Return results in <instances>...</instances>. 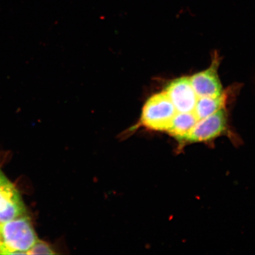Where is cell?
I'll return each instance as SVG.
<instances>
[{
	"label": "cell",
	"instance_id": "1",
	"mask_svg": "<svg viewBox=\"0 0 255 255\" xmlns=\"http://www.w3.org/2000/svg\"><path fill=\"white\" fill-rule=\"evenodd\" d=\"M2 248L0 255H27L38 240L27 215L1 223Z\"/></svg>",
	"mask_w": 255,
	"mask_h": 255
},
{
	"label": "cell",
	"instance_id": "2",
	"mask_svg": "<svg viewBox=\"0 0 255 255\" xmlns=\"http://www.w3.org/2000/svg\"><path fill=\"white\" fill-rule=\"evenodd\" d=\"M177 113L165 92L152 95L143 107L138 126L156 131H167Z\"/></svg>",
	"mask_w": 255,
	"mask_h": 255
},
{
	"label": "cell",
	"instance_id": "3",
	"mask_svg": "<svg viewBox=\"0 0 255 255\" xmlns=\"http://www.w3.org/2000/svg\"><path fill=\"white\" fill-rule=\"evenodd\" d=\"M227 124V113L224 108H222L211 116L199 120L181 143L211 141L226 131Z\"/></svg>",
	"mask_w": 255,
	"mask_h": 255
},
{
	"label": "cell",
	"instance_id": "4",
	"mask_svg": "<svg viewBox=\"0 0 255 255\" xmlns=\"http://www.w3.org/2000/svg\"><path fill=\"white\" fill-rule=\"evenodd\" d=\"M27 215L20 193L0 170V223Z\"/></svg>",
	"mask_w": 255,
	"mask_h": 255
},
{
	"label": "cell",
	"instance_id": "5",
	"mask_svg": "<svg viewBox=\"0 0 255 255\" xmlns=\"http://www.w3.org/2000/svg\"><path fill=\"white\" fill-rule=\"evenodd\" d=\"M167 94L177 113H190L195 108L198 97L193 88L189 77L173 80L165 87Z\"/></svg>",
	"mask_w": 255,
	"mask_h": 255
},
{
	"label": "cell",
	"instance_id": "6",
	"mask_svg": "<svg viewBox=\"0 0 255 255\" xmlns=\"http://www.w3.org/2000/svg\"><path fill=\"white\" fill-rule=\"evenodd\" d=\"M219 65V57L215 56L209 68L190 77L191 85L198 98L217 97L223 94L218 75Z\"/></svg>",
	"mask_w": 255,
	"mask_h": 255
},
{
	"label": "cell",
	"instance_id": "7",
	"mask_svg": "<svg viewBox=\"0 0 255 255\" xmlns=\"http://www.w3.org/2000/svg\"><path fill=\"white\" fill-rule=\"evenodd\" d=\"M198 121L194 112L177 113L167 132L181 143Z\"/></svg>",
	"mask_w": 255,
	"mask_h": 255
},
{
	"label": "cell",
	"instance_id": "8",
	"mask_svg": "<svg viewBox=\"0 0 255 255\" xmlns=\"http://www.w3.org/2000/svg\"><path fill=\"white\" fill-rule=\"evenodd\" d=\"M225 101V95L223 94L217 97L199 98L194 113L199 121L205 119L223 108Z\"/></svg>",
	"mask_w": 255,
	"mask_h": 255
},
{
	"label": "cell",
	"instance_id": "9",
	"mask_svg": "<svg viewBox=\"0 0 255 255\" xmlns=\"http://www.w3.org/2000/svg\"><path fill=\"white\" fill-rule=\"evenodd\" d=\"M55 251L46 242L40 241L36 242L33 247L27 252V255H56Z\"/></svg>",
	"mask_w": 255,
	"mask_h": 255
},
{
	"label": "cell",
	"instance_id": "10",
	"mask_svg": "<svg viewBox=\"0 0 255 255\" xmlns=\"http://www.w3.org/2000/svg\"><path fill=\"white\" fill-rule=\"evenodd\" d=\"M1 225V223H0ZM2 248V241H1V226H0V253H1Z\"/></svg>",
	"mask_w": 255,
	"mask_h": 255
}]
</instances>
